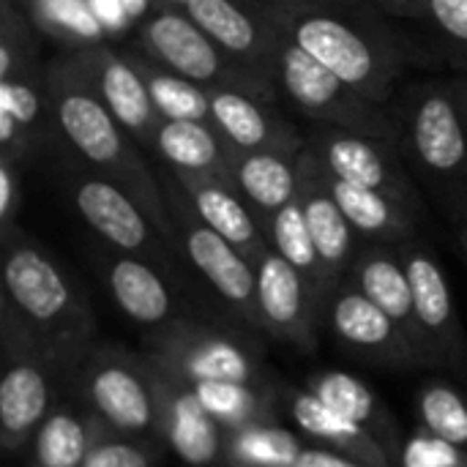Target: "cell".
Returning <instances> with one entry per match:
<instances>
[{"instance_id": "obj_1", "label": "cell", "mask_w": 467, "mask_h": 467, "mask_svg": "<svg viewBox=\"0 0 467 467\" xmlns=\"http://www.w3.org/2000/svg\"><path fill=\"white\" fill-rule=\"evenodd\" d=\"M0 309L19 320L66 380L96 345V320L85 296L41 246L11 233V227H5L3 244Z\"/></svg>"}, {"instance_id": "obj_2", "label": "cell", "mask_w": 467, "mask_h": 467, "mask_svg": "<svg viewBox=\"0 0 467 467\" xmlns=\"http://www.w3.org/2000/svg\"><path fill=\"white\" fill-rule=\"evenodd\" d=\"M68 386L96 424L131 438H161L156 369L142 353L96 342L71 372Z\"/></svg>"}, {"instance_id": "obj_3", "label": "cell", "mask_w": 467, "mask_h": 467, "mask_svg": "<svg viewBox=\"0 0 467 467\" xmlns=\"http://www.w3.org/2000/svg\"><path fill=\"white\" fill-rule=\"evenodd\" d=\"M142 356L159 372L183 386L208 380H274L260 361L254 342L189 317H178L156 331H148L142 339Z\"/></svg>"}, {"instance_id": "obj_4", "label": "cell", "mask_w": 467, "mask_h": 467, "mask_svg": "<svg viewBox=\"0 0 467 467\" xmlns=\"http://www.w3.org/2000/svg\"><path fill=\"white\" fill-rule=\"evenodd\" d=\"M3 380H0V446L19 454L57 405V383L66 380L36 348L14 315L0 309Z\"/></svg>"}, {"instance_id": "obj_5", "label": "cell", "mask_w": 467, "mask_h": 467, "mask_svg": "<svg viewBox=\"0 0 467 467\" xmlns=\"http://www.w3.org/2000/svg\"><path fill=\"white\" fill-rule=\"evenodd\" d=\"M55 118L60 131L88 161L104 170H115L126 183H131V197L148 211L159 235L170 238L172 233V224L167 222L170 216L164 213L161 202L153 197V189L148 186L142 167L129 156L120 134L123 126L115 120L107 104L88 90L68 88L55 96Z\"/></svg>"}, {"instance_id": "obj_6", "label": "cell", "mask_w": 467, "mask_h": 467, "mask_svg": "<svg viewBox=\"0 0 467 467\" xmlns=\"http://www.w3.org/2000/svg\"><path fill=\"white\" fill-rule=\"evenodd\" d=\"M323 323L334 331V337L345 348H350L356 356L378 367H389V369L424 367L408 334L372 298H367L350 276H345L331 290L323 306Z\"/></svg>"}, {"instance_id": "obj_7", "label": "cell", "mask_w": 467, "mask_h": 467, "mask_svg": "<svg viewBox=\"0 0 467 467\" xmlns=\"http://www.w3.org/2000/svg\"><path fill=\"white\" fill-rule=\"evenodd\" d=\"M400 260L408 271L419 323L430 345L432 367H446L467 383V339L454 309L451 287L438 260L416 244L400 249Z\"/></svg>"}, {"instance_id": "obj_8", "label": "cell", "mask_w": 467, "mask_h": 467, "mask_svg": "<svg viewBox=\"0 0 467 467\" xmlns=\"http://www.w3.org/2000/svg\"><path fill=\"white\" fill-rule=\"evenodd\" d=\"M257 312L263 331L279 342L296 345L304 353L317 348V323L323 312L312 296L309 282L274 246L254 263Z\"/></svg>"}, {"instance_id": "obj_9", "label": "cell", "mask_w": 467, "mask_h": 467, "mask_svg": "<svg viewBox=\"0 0 467 467\" xmlns=\"http://www.w3.org/2000/svg\"><path fill=\"white\" fill-rule=\"evenodd\" d=\"M181 219V244L189 263L205 276L216 296L252 328L263 331L257 312V276L252 260L233 246L224 235L211 230L197 213L178 211Z\"/></svg>"}, {"instance_id": "obj_10", "label": "cell", "mask_w": 467, "mask_h": 467, "mask_svg": "<svg viewBox=\"0 0 467 467\" xmlns=\"http://www.w3.org/2000/svg\"><path fill=\"white\" fill-rule=\"evenodd\" d=\"M156 383H159V405H161L159 432L164 446L186 467H227V457H224L227 430L202 408L197 394L159 369H156Z\"/></svg>"}, {"instance_id": "obj_11", "label": "cell", "mask_w": 467, "mask_h": 467, "mask_svg": "<svg viewBox=\"0 0 467 467\" xmlns=\"http://www.w3.org/2000/svg\"><path fill=\"white\" fill-rule=\"evenodd\" d=\"M74 205L79 216L115 249L126 254H156V233L142 205L120 189L115 181L88 178L74 189Z\"/></svg>"}, {"instance_id": "obj_12", "label": "cell", "mask_w": 467, "mask_h": 467, "mask_svg": "<svg viewBox=\"0 0 467 467\" xmlns=\"http://www.w3.org/2000/svg\"><path fill=\"white\" fill-rule=\"evenodd\" d=\"M279 400H282V410L312 443L339 451V454L369 467H394V460L389 457V451L372 435H367L361 427L348 421L342 413H337L331 405H326L306 386L282 383Z\"/></svg>"}, {"instance_id": "obj_13", "label": "cell", "mask_w": 467, "mask_h": 467, "mask_svg": "<svg viewBox=\"0 0 467 467\" xmlns=\"http://www.w3.org/2000/svg\"><path fill=\"white\" fill-rule=\"evenodd\" d=\"M293 41L304 47L312 57H317L328 71H334L348 88L372 90L369 85L378 82L380 63L369 41L334 16L326 14L298 16V22L293 25Z\"/></svg>"}, {"instance_id": "obj_14", "label": "cell", "mask_w": 467, "mask_h": 467, "mask_svg": "<svg viewBox=\"0 0 467 467\" xmlns=\"http://www.w3.org/2000/svg\"><path fill=\"white\" fill-rule=\"evenodd\" d=\"M348 276L356 282V287L367 298H372L408 334V339L419 350L424 367H432L430 345H427L421 323H419L413 287H410L408 271L400 260V252H386L380 246L364 249L361 254H356Z\"/></svg>"}, {"instance_id": "obj_15", "label": "cell", "mask_w": 467, "mask_h": 467, "mask_svg": "<svg viewBox=\"0 0 467 467\" xmlns=\"http://www.w3.org/2000/svg\"><path fill=\"white\" fill-rule=\"evenodd\" d=\"M312 394H317L326 405H331L337 413H342L348 421L361 427L367 435H372L394 460L400 457L402 449V430L389 405L378 397L375 389H369L361 378L339 369H323L306 378L304 383Z\"/></svg>"}, {"instance_id": "obj_16", "label": "cell", "mask_w": 467, "mask_h": 467, "mask_svg": "<svg viewBox=\"0 0 467 467\" xmlns=\"http://www.w3.org/2000/svg\"><path fill=\"white\" fill-rule=\"evenodd\" d=\"M104 279L115 304L131 323L156 331L178 320L175 296L164 276L148 260L137 254L112 257L104 268Z\"/></svg>"}, {"instance_id": "obj_17", "label": "cell", "mask_w": 467, "mask_h": 467, "mask_svg": "<svg viewBox=\"0 0 467 467\" xmlns=\"http://www.w3.org/2000/svg\"><path fill=\"white\" fill-rule=\"evenodd\" d=\"M142 36L153 55L167 63L172 74H181L186 79L208 82L224 66L216 41L189 14H159L145 25Z\"/></svg>"}, {"instance_id": "obj_18", "label": "cell", "mask_w": 467, "mask_h": 467, "mask_svg": "<svg viewBox=\"0 0 467 467\" xmlns=\"http://www.w3.org/2000/svg\"><path fill=\"white\" fill-rule=\"evenodd\" d=\"M181 181L192 197L194 213L211 230L224 235L233 246H238L252 260V265L271 249L263 241L246 205L227 186H222L219 181H211V175H194V172H181Z\"/></svg>"}, {"instance_id": "obj_19", "label": "cell", "mask_w": 467, "mask_h": 467, "mask_svg": "<svg viewBox=\"0 0 467 467\" xmlns=\"http://www.w3.org/2000/svg\"><path fill=\"white\" fill-rule=\"evenodd\" d=\"M96 419L71 400H57L30 441V467H82L96 441Z\"/></svg>"}, {"instance_id": "obj_20", "label": "cell", "mask_w": 467, "mask_h": 467, "mask_svg": "<svg viewBox=\"0 0 467 467\" xmlns=\"http://www.w3.org/2000/svg\"><path fill=\"white\" fill-rule=\"evenodd\" d=\"M279 77L285 90L306 112L350 118L348 104H353V99L348 96V85L296 41L279 49Z\"/></svg>"}, {"instance_id": "obj_21", "label": "cell", "mask_w": 467, "mask_h": 467, "mask_svg": "<svg viewBox=\"0 0 467 467\" xmlns=\"http://www.w3.org/2000/svg\"><path fill=\"white\" fill-rule=\"evenodd\" d=\"M189 389L224 430H238L254 421H279L282 413L279 380H268V383L208 380Z\"/></svg>"}, {"instance_id": "obj_22", "label": "cell", "mask_w": 467, "mask_h": 467, "mask_svg": "<svg viewBox=\"0 0 467 467\" xmlns=\"http://www.w3.org/2000/svg\"><path fill=\"white\" fill-rule=\"evenodd\" d=\"M413 145L419 159L435 172H454L467 159V137L454 104L432 93L413 118Z\"/></svg>"}, {"instance_id": "obj_23", "label": "cell", "mask_w": 467, "mask_h": 467, "mask_svg": "<svg viewBox=\"0 0 467 467\" xmlns=\"http://www.w3.org/2000/svg\"><path fill=\"white\" fill-rule=\"evenodd\" d=\"M304 216L323 263V271L331 282V290L348 276L353 265V224L337 205L331 189H304Z\"/></svg>"}, {"instance_id": "obj_24", "label": "cell", "mask_w": 467, "mask_h": 467, "mask_svg": "<svg viewBox=\"0 0 467 467\" xmlns=\"http://www.w3.org/2000/svg\"><path fill=\"white\" fill-rule=\"evenodd\" d=\"M99 96L107 104V109L115 115V120L134 134H145L153 126L156 104L150 99L148 82L140 77L137 68L118 60L109 52L99 55V74H96Z\"/></svg>"}, {"instance_id": "obj_25", "label": "cell", "mask_w": 467, "mask_h": 467, "mask_svg": "<svg viewBox=\"0 0 467 467\" xmlns=\"http://www.w3.org/2000/svg\"><path fill=\"white\" fill-rule=\"evenodd\" d=\"M271 246L296 268L301 271V276L309 282L312 287V296L323 312L328 296H331V282L323 271V263L317 257V249H315V241H312V233H309V224H306V216H304V202L296 197L290 200L285 208H279L274 216H271Z\"/></svg>"}, {"instance_id": "obj_26", "label": "cell", "mask_w": 467, "mask_h": 467, "mask_svg": "<svg viewBox=\"0 0 467 467\" xmlns=\"http://www.w3.org/2000/svg\"><path fill=\"white\" fill-rule=\"evenodd\" d=\"M304 449L306 443L282 421H254L227 430L224 441L227 467H290Z\"/></svg>"}, {"instance_id": "obj_27", "label": "cell", "mask_w": 467, "mask_h": 467, "mask_svg": "<svg viewBox=\"0 0 467 467\" xmlns=\"http://www.w3.org/2000/svg\"><path fill=\"white\" fill-rule=\"evenodd\" d=\"M331 194L348 222L372 238H394L402 241L410 233V219L405 211L383 192L369 189V186H356L342 178L331 181Z\"/></svg>"}, {"instance_id": "obj_28", "label": "cell", "mask_w": 467, "mask_h": 467, "mask_svg": "<svg viewBox=\"0 0 467 467\" xmlns=\"http://www.w3.org/2000/svg\"><path fill=\"white\" fill-rule=\"evenodd\" d=\"M156 148L181 172L211 175L222 170V145L202 120H161Z\"/></svg>"}, {"instance_id": "obj_29", "label": "cell", "mask_w": 467, "mask_h": 467, "mask_svg": "<svg viewBox=\"0 0 467 467\" xmlns=\"http://www.w3.org/2000/svg\"><path fill=\"white\" fill-rule=\"evenodd\" d=\"M235 178L244 194L263 211L276 213L290 200H296V172L293 167L274 153H249L238 159Z\"/></svg>"}, {"instance_id": "obj_30", "label": "cell", "mask_w": 467, "mask_h": 467, "mask_svg": "<svg viewBox=\"0 0 467 467\" xmlns=\"http://www.w3.org/2000/svg\"><path fill=\"white\" fill-rule=\"evenodd\" d=\"M419 427L467 451V397L446 380H427L416 394Z\"/></svg>"}, {"instance_id": "obj_31", "label": "cell", "mask_w": 467, "mask_h": 467, "mask_svg": "<svg viewBox=\"0 0 467 467\" xmlns=\"http://www.w3.org/2000/svg\"><path fill=\"white\" fill-rule=\"evenodd\" d=\"M208 96H211V118L233 145L254 150L271 140V123L252 99L235 90H213Z\"/></svg>"}, {"instance_id": "obj_32", "label": "cell", "mask_w": 467, "mask_h": 467, "mask_svg": "<svg viewBox=\"0 0 467 467\" xmlns=\"http://www.w3.org/2000/svg\"><path fill=\"white\" fill-rule=\"evenodd\" d=\"M186 14L224 49L252 52L257 47L254 22L233 0H186Z\"/></svg>"}, {"instance_id": "obj_33", "label": "cell", "mask_w": 467, "mask_h": 467, "mask_svg": "<svg viewBox=\"0 0 467 467\" xmlns=\"http://www.w3.org/2000/svg\"><path fill=\"white\" fill-rule=\"evenodd\" d=\"M326 161L334 178L356 186H369L383 192L389 186V170L380 150L361 137H331L326 142Z\"/></svg>"}, {"instance_id": "obj_34", "label": "cell", "mask_w": 467, "mask_h": 467, "mask_svg": "<svg viewBox=\"0 0 467 467\" xmlns=\"http://www.w3.org/2000/svg\"><path fill=\"white\" fill-rule=\"evenodd\" d=\"M161 438H131L99 424L82 467H161Z\"/></svg>"}, {"instance_id": "obj_35", "label": "cell", "mask_w": 467, "mask_h": 467, "mask_svg": "<svg viewBox=\"0 0 467 467\" xmlns=\"http://www.w3.org/2000/svg\"><path fill=\"white\" fill-rule=\"evenodd\" d=\"M156 112L164 120H205L211 118V96L181 74H150L148 79Z\"/></svg>"}, {"instance_id": "obj_36", "label": "cell", "mask_w": 467, "mask_h": 467, "mask_svg": "<svg viewBox=\"0 0 467 467\" xmlns=\"http://www.w3.org/2000/svg\"><path fill=\"white\" fill-rule=\"evenodd\" d=\"M394 467H467V451L424 427H416V432L405 438Z\"/></svg>"}, {"instance_id": "obj_37", "label": "cell", "mask_w": 467, "mask_h": 467, "mask_svg": "<svg viewBox=\"0 0 467 467\" xmlns=\"http://www.w3.org/2000/svg\"><path fill=\"white\" fill-rule=\"evenodd\" d=\"M0 109L11 112L19 126H30L38 118V96L27 82L16 79H0Z\"/></svg>"}, {"instance_id": "obj_38", "label": "cell", "mask_w": 467, "mask_h": 467, "mask_svg": "<svg viewBox=\"0 0 467 467\" xmlns=\"http://www.w3.org/2000/svg\"><path fill=\"white\" fill-rule=\"evenodd\" d=\"M44 11H47L49 22L71 27L79 36H90V38L99 36V19H96L93 8L85 5L82 0H47Z\"/></svg>"}, {"instance_id": "obj_39", "label": "cell", "mask_w": 467, "mask_h": 467, "mask_svg": "<svg viewBox=\"0 0 467 467\" xmlns=\"http://www.w3.org/2000/svg\"><path fill=\"white\" fill-rule=\"evenodd\" d=\"M427 5L443 33L467 44V0H427Z\"/></svg>"}, {"instance_id": "obj_40", "label": "cell", "mask_w": 467, "mask_h": 467, "mask_svg": "<svg viewBox=\"0 0 467 467\" xmlns=\"http://www.w3.org/2000/svg\"><path fill=\"white\" fill-rule=\"evenodd\" d=\"M290 467H369L364 462H356L339 451H331V449H323V446H306L298 460Z\"/></svg>"}, {"instance_id": "obj_41", "label": "cell", "mask_w": 467, "mask_h": 467, "mask_svg": "<svg viewBox=\"0 0 467 467\" xmlns=\"http://www.w3.org/2000/svg\"><path fill=\"white\" fill-rule=\"evenodd\" d=\"M88 5L93 8L96 19H99L101 25L118 27L123 19H129V14H126V8H123L120 0H88Z\"/></svg>"}, {"instance_id": "obj_42", "label": "cell", "mask_w": 467, "mask_h": 467, "mask_svg": "<svg viewBox=\"0 0 467 467\" xmlns=\"http://www.w3.org/2000/svg\"><path fill=\"white\" fill-rule=\"evenodd\" d=\"M14 197H16V186H14V175H11V167L3 164L0 167V219L11 222V211H14Z\"/></svg>"}, {"instance_id": "obj_43", "label": "cell", "mask_w": 467, "mask_h": 467, "mask_svg": "<svg viewBox=\"0 0 467 467\" xmlns=\"http://www.w3.org/2000/svg\"><path fill=\"white\" fill-rule=\"evenodd\" d=\"M16 129H19V123L14 120V115H11V112H5V109H0V142H3L5 148L14 142Z\"/></svg>"}, {"instance_id": "obj_44", "label": "cell", "mask_w": 467, "mask_h": 467, "mask_svg": "<svg viewBox=\"0 0 467 467\" xmlns=\"http://www.w3.org/2000/svg\"><path fill=\"white\" fill-rule=\"evenodd\" d=\"M120 3H123V8H126L129 19L142 16V14L148 11V5H150V0H120Z\"/></svg>"}, {"instance_id": "obj_45", "label": "cell", "mask_w": 467, "mask_h": 467, "mask_svg": "<svg viewBox=\"0 0 467 467\" xmlns=\"http://www.w3.org/2000/svg\"><path fill=\"white\" fill-rule=\"evenodd\" d=\"M462 244H465V254H467V233H465V238H462Z\"/></svg>"}, {"instance_id": "obj_46", "label": "cell", "mask_w": 467, "mask_h": 467, "mask_svg": "<svg viewBox=\"0 0 467 467\" xmlns=\"http://www.w3.org/2000/svg\"><path fill=\"white\" fill-rule=\"evenodd\" d=\"M41 3H47V0H41Z\"/></svg>"}, {"instance_id": "obj_47", "label": "cell", "mask_w": 467, "mask_h": 467, "mask_svg": "<svg viewBox=\"0 0 467 467\" xmlns=\"http://www.w3.org/2000/svg\"><path fill=\"white\" fill-rule=\"evenodd\" d=\"M181 3H186V0H181Z\"/></svg>"}]
</instances>
